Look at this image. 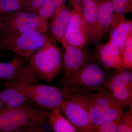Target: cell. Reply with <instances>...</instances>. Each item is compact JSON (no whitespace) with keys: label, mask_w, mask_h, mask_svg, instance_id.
<instances>
[{"label":"cell","mask_w":132,"mask_h":132,"mask_svg":"<svg viewBox=\"0 0 132 132\" xmlns=\"http://www.w3.org/2000/svg\"><path fill=\"white\" fill-rule=\"evenodd\" d=\"M92 93L67 94L60 107L76 132H89L92 128L89 111V100Z\"/></svg>","instance_id":"cell-7"},{"label":"cell","mask_w":132,"mask_h":132,"mask_svg":"<svg viewBox=\"0 0 132 132\" xmlns=\"http://www.w3.org/2000/svg\"><path fill=\"white\" fill-rule=\"evenodd\" d=\"M89 61L75 73L60 79L62 88L67 93H92L105 88L107 79L105 73L98 65Z\"/></svg>","instance_id":"cell-2"},{"label":"cell","mask_w":132,"mask_h":132,"mask_svg":"<svg viewBox=\"0 0 132 132\" xmlns=\"http://www.w3.org/2000/svg\"><path fill=\"white\" fill-rule=\"evenodd\" d=\"M97 52L100 61L106 67L116 70L126 69L121 52L117 48L108 43L98 45Z\"/></svg>","instance_id":"cell-16"},{"label":"cell","mask_w":132,"mask_h":132,"mask_svg":"<svg viewBox=\"0 0 132 132\" xmlns=\"http://www.w3.org/2000/svg\"><path fill=\"white\" fill-rule=\"evenodd\" d=\"M46 0H28L24 11L35 13L44 5Z\"/></svg>","instance_id":"cell-26"},{"label":"cell","mask_w":132,"mask_h":132,"mask_svg":"<svg viewBox=\"0 0 132 132\" xmlns=\"http://www.w3.org/2000/svg\"><path fill=\"white\" fill-rule=\"evenodd\" d=\"M49 115L45 109L31 101L13 108H5L0 112V132H20L29 126L42 125Z\"/></svg>","instance_id":"cell-1"},{"label":"cell","mask_w":132,"mask_h":132,"mask_svg":"<svg viewBox=\"0 0 132 132\" xmlns=\"http://www.w3.org/2000/svg\"><path fill=\"white\" fill-rule=\"evenodd\" d=\"M119 116L115 119L105 122L101 125L95 127L91 130V132H118V123H119Z\"/></svg>","instance_id":"cell-25"},{"label":"cell","mask_w":132,"mask_h":132,"mask_svg":"<svg viewBox=\"0 0 132 132\" xmlns=\"http://www.w3.org/2000/svg\"><path fill=\"white\" fill-rule=\"evenodd\" d=\"M27 64L24 57L15 54L10 62H0V80L14 79L21 73Z\"/></svg>","instance_id":"cell-17"},{"label":"cell","mask_w":132,"mask_h":132,"mask_svg":"<svg viewBox=\"0 0 132 132\" xmlns=\"http://www.w3.org/2000/svg\"><path fill=\"white\" fill-rule=\"evenodd\" d=\"M57 10L56 5L53 0H46L43 5L36 13L40 18L45 21L53 16Z\"/></svg>","instance_id":"cell-22"},{"label":"cell","mask_w":132,"mask_h":132,"mask_svg":"<svg viewBox=\"0 0 132 132\" xmlns=\"http://www.w3.org/2000/svg\"><path fill=\"white\" fill-rule=\"evenodd\" d=\"M65 49L62 68V77H67L79 71L89 59L86 52L82 48L69 45L63 46Z\"/></svg>","instance_id":"cell-14"},{"label":"cell","mask_w":132,"mask_h":132,"mask_svg":"<svg viewBox=\"0 0 132 132\" xmlns=\"http://www.w3.org/2000/svg\"><path fill=\"white\" fill-rule=\"evenodd\" d=\"M46 32L29 31L0 38V50H7L29 58L46 45L52 43Z\"/></svg>","instance_id":"cell-3"},{"label":"cell","mask_w":132,"mask_h":132,"mask_svg":"<svg viewBox=\"0 0 132 132\" xmlns=\"http://www.w3.org/2000/svg\"><path fill=\"white\" fill-rule=\"evenodd\" d=\"M107 79L105 88L123 108L132 106V74L126 69L117 70Z\"/></svg>","instance_id":"cell-10"},{"label":"cell","mask_w":132,"mask_h":132,"mask_svg":"<svg viewBox=\"0 0 132 132\" xmlns=\"http://www.w3.org/2000/svg\"><path fill=\"white\" fill-rule=\"evenodd\" d=\"M28 0H0V14L24 10Z\"/></svg>","instance_id":"cell-20"},{"label":"cell","mask_w":132,"mask_h":132,"mask_svg":"<svg viewBox=\"0 0 132 132\" xmlns=\"http://www.w3.org/2000/svg\"><path fill=\"white\" fill-rule=\"evenodd\" d=\"M90 31L82 15L73 9L68 27L61 44L82 48L89 41Z\"/></svg>","instance_id":"cell-11"},{"label":"cell","mask_w":132,"mask_h":132,"mask_svg":"<svg viewBox=\"0 0 132 132\" xmlns=\"http://www.w3.org/2000/svg\"><path fill=\"white\" fill-rule=\"evenodd\" d=\"M5 108V105L0 100V112L3 110Z\"/></svg>","instance_id":"cell-30"},{"label":"cell","mask_w":132,"mask_h":132,"mask_svg":"<svg viewBox=\"0 0 132 132\" xmlns=\"http://www.w3.org/2000/svg\"><path fill=\"white\" fill-rule=\"evenodd\" d=\"M62 64L61 51L52 43L39 50L33 55L29 67L37 78L51 82L60 73Z\"/></svg>","instance_id":"cell-5"},{"label":"cell","mask_w":132,"mask_h":132,"mask_svg":"<svg viewBox=\"0 0 132 132\" xmlns=\"http://www.w3.org/2000/svg\"><path fill=\"white\" fill-rule=\"evenodd\" d=\"M118 132H132V106L120 116Z\"/></svg>","instance_id":"cell-21"},{"label":"cell","mask_w":132,"mask_h":132,"mask_svg":"<svg viewBox=\"0 0 132 132\" xmlns=\"http://www.w3.org/2000/svg\"><path fill=\"white\" fill-rule=\"evenodd\" d=\"M83 0H69L70 4L78 13L82 14V5Z\"/></svg>","instance_id":"cell-28"},{"label":"cell","mask_w":132,"mask_h":132,"mask_svg":"<svg viewBox=\"0 0 132 132\" xmlns=\"http://www.w3.org/2000/svg\"><path fill=\"white\" fill-rule=\"evenodd\" d=\"M36 81L38 78L32 73L27 64L23 71L16 78L2 81L1 84L4 88L0 92V100L5 105V108H13L30 101L24 93V88L26 85Z\"/></svg>","instance_id":"cell-8"},{"label":"cell","mask_w":132,"mask_h":132,"mask_svg":"<svg viewBox=\"0 0 132 132\" xmlns=\"http://www.w3.org/2000/svg\"><path fill=\"white\" fill-rule=\"evenodd\" d=\"M109 40L108 43L119 50L121 52L129 38L132 36V22L125 16L115 14L111 26Z\"/></svg>","instance_id":"cell-13"},{"label":"cell","mask_w":132,"mask_h":132,"mask_svg":"<svg viewBox=\"0 0 132 132\" xmlns=\"http://www.w3.org/2000/svg\"><path fill=\"white\" fill-rule=\"evenodd\" d=\"M26 96L34 104L44 109L60 108L67 92L63 88L38 83V81L26 85L24 88Z\"/></svg>","instance_id":"cell-9"},{"label":"cell","mask_w":132,"mask_h":132,"mask_svg":"<svg viewBox=\"0 0 132 132\" xmlns=\"http://www.w3.org/2000/svg\"><path fill=\"white\" fill-rule=\"evenodd\" d=\"M47 21L36 14L24 10L0 14V38L29 31L46 32Z\"/></svg>","instance_id":"cell-4"},{"label":"cell","mask_w":132,"mask_h":132,"mask_svg":"<svg viewBox=\"0 0 132 132\" xmlns=\"http://www.w3.org/2000/svg\"><path fill=\"white\" fill-rule=\"evenodd\" d=\"M89 111L91 130L105 122L115 119L123 112L121 105L105 88L91 95L89 100Z\"/></svg>","instance_id":"cell-6"},{"label":"cell","mask_w":132,"mask_h":132,"mask_svg":"<svg viewBox=\"0 0 132 132\" xmlns=\"http://www.w3.org/2000/svg\"><path fill=\"white\" fill-rule=\"evenodd\" d=\"M49 123L52 129L56 132H76L75 128L68 119L62 115L60 108L52 110L49 113Z\"/></svg>","instance_id":"cell-18"},{"label":"cell","mask_w":132,"mask_h":132,"mask_svg":"<svg viewBox=\"0 0 132 132\" xmlns=\"http://www.w3.org/2000/svg\"><path fill=\"white\" fill-rule=\"evenodd\" d=\"M73 9L69 6L64 5L52 16L50 31L52 38L60 43L65 34Z\"/></svg>","instance_id":"cell-15"},{"label":"cell","mask_w":132,"mask_h":132,"mask_svg":"<svg viewBox=\"0 0 132 132\" xmlns=\"http://www.w3.org/2000/svg\"><path fill=\"white\" fill-rule=\"evenodd\" d=\"M100 0H83L82 16L90 31V34L97 22Z\"/></svg>","instance_id":"cell-19"},{"label":"cell","mask_w":132,"mask_h":132,"mask_svg":"<svg viewBox=\"0 0 132 132\" xmlns=\"http://www.w3.org/2000/svg\"><path fill=\"white\" fill-rule=\"evenodd\" d=\"M53 1H54L56 5V7H57L56 11H57L60 8L64 6L65 0H53Z\"/></svg>","instance_id":"cell-29"},{"label":"cell","mask_w":132,"mask_h":132,"mask_svg":"<svg viewBox=\"0 0 132 132\" xmlns=\"http://www.w3.org/2000/svg\"><path fill=\"white\" fill-rule=\"evenodd\" d=\"M42 125H34L29 126L23 128L21 132H45V130L42 127Z\"/></svg>","instance_id":"cell-27"},{"label":"cell","mask_w":132,"mask_h":132,"mask_svg":"<svg viewBox=\"0 0 132 132\" xmlns=\"http://www.w3.org/2000/svg\"><path fill=\"white\" fill-rule=\"evenodd\" d=\"M125 69L131 70L132 68V36L128 40L121 52Z\"/></svg>","instance_id":"cell-24"},{"label":"cell","mask_w":132,"mask_h":132,"mask_svg":"<svg viewBox=\"0 0 132 132\" xmlns=\"http://www.w3.org/2000/svg\"><path fill=\"white\" fill-rule=\"evenodd\" d=\"M112 0H100L96 25L90 34V42L98 45L106 35L115 15Z\"/></svg>","instance_id":"cell-12"},{"label":"cell","mask_w":132,"mask_h":132,"mask_svg":"<svg viewBox=\"0 0 132 132\" xmlns=\"http://www.w3.org/2000/svg\"><path fill=\"white\" fill-rule=\"evenodd\" d=\"M114 11L120 16L132 12V0H112Z\"/></svg>","instance_id":"cell-23"}]
</instances>
